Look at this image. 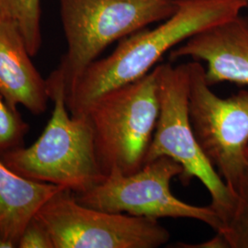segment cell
Instances as JSON below:
<instances>
[{"label": "cell", "instance_id": "5b68a950", "mask_svg": "<svg viewBox=\"0 0 248 248\" xmlns=\"http://www.w3.org/2000/svg\"><path fill=\"white\" fill-rule=\"evenodd\" d=\"M155 68L159 115L144 164L161 156L176 161L183 169L178 177L181 183L187 186L197 178L203 184L211 195L210 206L221 217L224 227L233 211L235 199L196 140L188 114V64L173 66L164 63Z\"/></svg>", "mask_w": 248, "mask_h": 248}, {"label": "cell", "instance_id": "52a82bcc", "mask_svg": "<svg viewBox=\"0 0 248 248\" xmlns=\"http://www.w3.org/2000/svg\"><path fill=\"white\" fill-rule=\"evenodd\" d=\"M36 217L50 232L54 248H157L170 239L158 220L87 207L66 187L55 192Z\"/></svg>", "mask_w": 248, "mask_h": 248}, {"label": "cell", "instance_id": "30bf717a", "mask_svg": "<svg viewBox=\"0 0 248 248\" xmlns=\"http://www.w3.org/2000/svg\"><path fill=\"white\" fill-rule=\"evenodd\" d=\"M31 57L18 25L0 18V95L10 106L21 105L41 115L50 98L46 79Z\"/></svg>", "mask_w": 248, "mask_h": 248}, {"label": "cell", "instance_id": "7c38bea8", "mask_svg": "<svg viewBox=\"0 0 248 248\" xmlns=\"http://www.w3.org/2000/svg\"><path fill=\"white\" fill-rule=\"evenodd\" d=\"M41 0H0V18L18 25L28 52L32 57L42 45Z\"/></svg>", "mask_w": 248, "mask_h": 248}, {"label": "cell", "instance_id": "ba28073f", "mask_svg": "<svg viewBox=\"0 0 248 248\" xmlns=\"http://www.w3.org/2000/svg\"><path fill=\"white\" fill-rule=\"evenodd\" d=\"M187 64L188 114L196 140L234 195L246 167L248 90L221 98L210 89L202 64L197 61Z\"/></svg>", "mask_w": 248, "mask_h": 248}, {"label": "cell", "instance_id": "8992f818", "mask_svg": "<svg viewBox=\"0 0 248 248\" xmlns=\"http://www.w3.org/2000/svg\"><path fill=\"white\" fill-rule=\"evenodd\" d=\"M182 171L176 161L161 156L145 163L130 175L110 172L97 186L75 196L80 203L107 213H126L155 220L193 219L220 232L223 222L211 206L186 203L172 193L171 181Z\"/></svg>", "mask_w": 248, "mask_h": 248}, {"label": "cell", "instance_id": "6da1fadb", "mask_svg": "<svg viewBox=\"0 0 248 248\" xmlns=\"http://www.w3.org/2000/svg\"><path fill=\"white\" fill-rule=\"evenodd\" d=\"M248 7V0H177L172 16L152 30L125 37L111 54L89 64L65 96L70 114L85 116L101 95L141 78L172 48Z\"/></svg>", "mask_w": 248, "mask_h": 248}, {"label": "cell", "instance_id": "3957f363", "mask_svg": "<svg viewBox=\"0 0 248 248\" xmlns=\"http://www.w3.org/2000/svg\"><path fill=\"white\" fill-rule=\"evenodd\" d=\"M59 5L67 50L49 78L62 83L66 96L108 45L169 18L177 0H59Z\"/></svg>", "mask_w": 248, "mask_h": 248}, {"label": "cell", "instance_id": "7a4b0ae2", "mask_svg": "<svg viewBox=\"0 0 248 248\" xmlns=\"http://www.w3.org/2000/svg\"><path fill=\"white\" fill-rule=\"evenodd\" d=\"M46 82L53 110L45 131L31 146L9 151L0 159L22 177L81 194L106 177L98 163L93 129L87 116L70 114L62 83L49 77Z\"/></svg>", "mask_w": 248, "mask_h": 248}, {"label": "cell", "instance_id": "5bb4252c", "mask_svg": "<svg viewBox=\"0 0 248 248\" xmlns=\"http://www.w3.org/2000/svg\"><path fill=\"white\" fill-rule=\"evenodd\" d=\"M30 126L17 108L10 106L0 95V155L24 146Z\"/></svg>", "mask_w": 248, "mask_h": 248}, {"label": "cell", "instance_id": "8fae6325", "mask_svg": "<svg viewBox=\"0 0 248 248\" xmlns=\"http://www.w3.org/2000/svg\"><path fill=\"white\" fill-rule=\"evenodd\" d=\"M62 187L22 177L0 159V237L18 248L27 224Z\"/></svg>", "mask_w": 248, "mask_h": 248}, {"label": "cell", "instance_id": "9a60e30c", "mask_svg": "<svg viewBox=\"0 0 248 248\" xmlns=\"http://www.w3.org/2000/svg\"><path fill=\"white\" fill-rule=\"evenodd\" d=\"M18 248H54L50 232L36 215L27 224L18 242Z\"/></svg>", "mask_w": 248, "mask_h": 248}, {"label": "cell", "instance_id": "4fadbf2b", "mask_svg": "<svg viewBox=\"0 0 248 248\" xmlns=\"http://www.w3.org/2000/svg\"><path fill=\"white\" fill-rule=\"evenodd\" d=\"M234 207L222 233L229 248H248V146L246 167L234 194Z\"/></svg>", "mask_w": 248, "mask_h": 248}, {"label": "cell", "instance_id": "2e32d148", "mask_svg": "<svg viewBox=\"0 0 248 248\" xmlns=\"http://www.w3.org/2000/svg\"><path fill=\"white\" fill-rule=\"evenodd\" d=\"M178 247L184 248H229V246L224 236L220 232H216V235L214 237L203 243H201L198 245L182 244V246H178Z\"/></svg>", "mask_w": 248, "mask_h": 248}, {"label": "cell", "instance_id": "9c48e42d", "mask_svg": "<svg viewBox=\"0 0 248 248\" xmlns=\"http://www.w3.org/2000/svg\"><path fill=\"white\" fill-rule=\"evenodd\" d=\"M182 57L206 62L210 87L223 82L248 86V17L239 14L209 27L170 51L171 61Z\"/></svg>", "mask_w": 248, "mask_h": 248}, {"label": "cell", "instance_id": "277c9868", "mask_svg": "<svg viewBox=\"0 0 248 248\" xmlns=\"http://www.w3.org/2000/svg\"><path fill=\"white\" fill-rule=\"evenodd\" d=\"M159 115L157 71L109 90L92 102L85 116L93 129L104 175H130L142 168Z\"/></svg>", "mask_w": 248, "mask_h": 248}]
</instances>
